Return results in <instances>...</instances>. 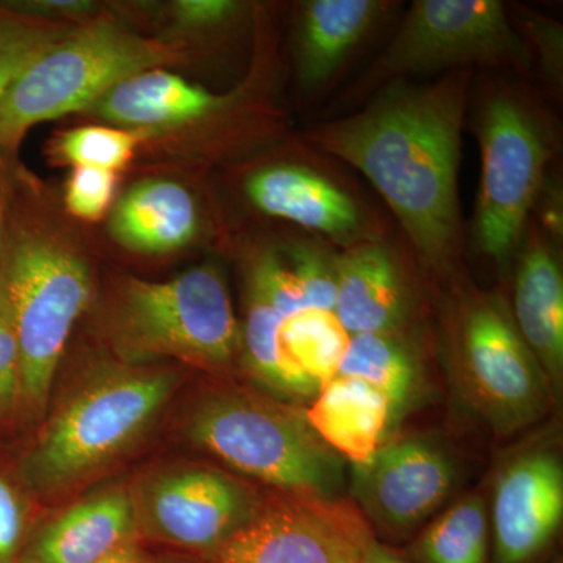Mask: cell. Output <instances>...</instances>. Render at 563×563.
<instances>
[{
  "label": "cell",
  "instance_id": "obj_2",
  "mask_svg": "<svg viewBox=\"0 0 563 563\" xmlns=\"http://www.w3.org/2000/svg\"><path fill=\"white\" fill-rule=\"evenodd\" d=\"M91 296L87 263L35 229L11 228L0 239V317L20 351V395L40 409L74 324Z\"/></svg>",
  "mask_w": 563,
  "mask_h": 563
},
{
  "label": "cell",
  "instance_id": "obj_6",
  "mask_svg": "<svg viewBox=\"0 0 563 563\" xmlns=\"http://www.w3.org/2000/svg\"><path fill=\"white\" fill-rule=\"evenodd\" d=\"M118 343L139 357H176L225 368L242 332L221 274L199 266L165 282L129 280L117 313Z\"/></svg>",
  "mask_w": 563,
  "mask_h": 563
},
{
  "label": "cell",
  "instance_id": "obj_8",
  "mask_svg": "<svg viewBox=\"0 0 563 563\" xmlns=\"http://www.w3.org/2000/svg\"><path fill=\"white\" fill-rule=\"evenodd\" d=\"M481 150L477 243L501 262L517 246L528 221L542 184L548 144L531 110L510 96H495L481 117Z\"/></svg>",
  "mask_w": 563,
  "mask_h": 563
},
{
  "label": "cell",
  "instance_id": "obj_5",
  "mask_svg": "<svg viewBox=\"0 0 563 563\" xmlns=\"http://www.w3.org/2000/svg\"><path fill=\"white\" fill-rule=\"evenodd\" d=\"M176 377L117 368L84 385L47 426L29 459L41 490H57L102 468L140 439L172 398Z\"/></svg>",
  "mask_w": 563,
  "mask_h": 563
},
{
  "label": "cell",
  "instance_id": "obj_17",
  "mask_svg": "<svg viewBox=\"0 0 563 563\" xmlns=\"http://www.w3.org/2000/svg\"><path fill=\"white\" fill-rule=\"evenodd\" d=\"M303 413L322 442L352 465L372 461L395 429L383 393L355 377H333Z\"/></svg>",
  "mask_w": 563,
  "mask_h": 563
},
{
  "label": "cell",
  "instance_id": "obj_3",
  "mask_svg": "<svg viewBox=\"0 0 563 563\" xmlns=\"http://www.w3.org/2000/svg\"><path fill=\"white\" fill-rule=\"evenodd\" d=\"M188 435L233 470L279 492L344 498V462L306 413L246 391H220L191 415Z\"/></svg>",
  "mask_w": 563,
  "mask_h": 563
},
{
  "label": "cell",
  "instance_id": "obj_16",
  "mask_svg": "<svg viewBox=\"0 0 563 563\" xmlns=\"http://www.w3.org/2000/svg\"><path fill=\"white\" fill-rule=\"evenodd\" d=\"M135 504L121 488L74 504L41 531L25 563H98L135 539Z\"/></svg>",
  "mask_w": 563,
  "mask_h": 563
},
{
  "label": "cell",
  "instance_id": "obj_27",
  "mask_svg": "<svg viewBox=\"0 0 563 563\" xmlns=\"http://www.w3.org/2000/svg\"><path fill=\"white\" fill-rule=\"evenodd\" d=\"M143 131L87 125L63 133L55 141L54 155L74 168L118 172L128 165L143 141Z\"/></svg>",
  "mask_w": 563,
  "mask_h": 563
},
{
  "label": "cell",
  "instance_id": "obj_25",
  "mask_svg": "<svg viewBox=\"0 0 563 563\" xmlns=\"http://www.w3.org/2000/svg\"><path fill=\"white\" fill-rule=\"evenodd\" d=\"M351 335L333 312L303 309L282 318L280 342L291 362L320 387L339 376Z\"/></svg>",
  "mask_w": 563,
  "mask_h": 563
},
{
  "label": "cell",
  "instance_id": "obj_13",
  "mask_svg": "<svg viewBox=\"0 0 563 563\" xmlns=\"http://www.w3.org/2000/svg\"><path fill=\"white\" fill-rule=\"evenodd\" d=\"M492 563H536L563 520V462L555 444L531 443L496 473L492 506Z\"/></svg>",
  "mask_w": 563,
  "mask_h": 563
},
{
  "label": "cell",
  "instance_id": "obj_9",
  "mask_svg": "<svg viewBox=\"0 0 563 563\" xmlns=\"http://www.w3.org/2000/svg\"><path fill=\"white\" fill-rule=\"evenodd\" d=\"M374 539L351 499L280 492L261 503L217 563H363Z\"/></svg>",
  "mask_w": 563,
  "mask_h": 563
},
{
  "label": "cell",
  "instance_id": "obj_36",
  "mask_svg": "<svg viewBox=\"0 0 563 563\" xmlns=\"http://www.w3.org/2000/svg\"><path fill=\"white\" fill-rule=\"evenodd\" d=\"M2 199H3V185L0 179V239H2Z\"/></svg>",
  "mask_w": 563,
  "mask_h": 563
},
{
  "label": "cell",
  "instance_id": "obj_38",
  "mask_svg": "<svg viewBox=\"0 0 563 563\" xmlns=\"http://www.w3.org/2000/svg\"><path fill=\"white\" fill-rule=\"evenodd\" d=\"M22 563H25V562H22Z\"/></svg>",
  "mask_w": 563,
  "mask_h": 563
},
{
  "label": "cell",
  "instance_id": "obj_19",
  "mask_svg": "<svg viewBox=\"0 0 563 563\" xmlns=\"http://www.w3.org/2000/svg\"><path fill=\"white\" fill-rule=\"evenodd\" d=\"M225 101L224 96L211 95L176 74L152 68L125 77L92 107L113 124L143 131L198 120Z\"/></svg>",
  "mask_w": 563,
  "mask_h": 563
},
{
  "label": "cell",
  "instance_id": "obj_12",
  "mask_svg": "<svg viewBox=\"0 0 563 563\" xmlns=\"http://www.w3.org/2000/svg\"><path fill=\"white\" fill-rule=\"evenodd\" d=\"M261 501L229 474L187 468L163 474L143 496L147 532L217 563L222 548L257 512Z\"/></svg>",
  "mask_w": 563,
  "mask_h": 563
},
{
  "label": "cell",
  "instance_id": "obj_1",
  "mask_svg": "<svg viewBox=\"0 0 563 563\" xmlns=\"http://www.w3.org/2000/svg\"><path fill=\"white\" fill-rule=\"evenodd\" d=\"M468 73L422 88H391L312 141L365 174L395 211L415 250L437 269L453 261L459 235L457 169Z\"/></svg>",
  "mask_w": 563,
  "mask_h": 563
},
{
  "label": "cell",
  "instance_id": "obj_26",
  "mask_svg": "<svg viewBox=\"0 0 563 563\" xmlns=\"http://www.w3.org/2000/svg\"><path fill=\"white\" fill-rule=\"evenodd\" d=\"M70 31L69 25L32 20L0 7V101L29 66Z\"/></svg>",
  "mask_w": 563,
  "mask_h": 563
},
{
  "label": "cell",
  "instance_id": "obj_21",
  "mask_svg": "<svg viewBox=\"0 0 563 563\" xmlns=\"http://www.w3.org/2000/svg\"><path fill=\"white\" fill-rule=\"evenodd\" d=\"M384 3L313 0L306 3L298 36V70L306 88H320L373 27Z\"/></svg>",
  "mask_w": 563,
  "mask_h": 563
},
{
  "label": "cell",
  "instance_id": "obj_28",
  "mask_svg": "<svg viewBox=\"0 0 563 563\" xmlns=\"http://www.w3.org/2000/svg\"><path fill=\"white\" fill-rule=\"evenodd\" d=\"M250 291L262 298L282 318L291 317L307 309L301 287L290 265L277 255L262 257L251 274Z\"/></svg>",
  "mask_w": 563,
  "mask_h": 563
},
{
  "label": "cell",
  "instance_id": "obj_23",
  "mask_svg": "<svg viewBox=\"0 0 563 563\" xmlns=\"http://www.w3.org/2000/svg\"><path fill=\"white\" fill-rule=\"evenodd\" d=\"M282 317L262 298L247 292L242 352L247 369L269 390L287 398L314 399L320 387L291 362L280 342Z\"/></svg>",
  "mask_w": 563,
  "mask_h": 563
},
{
  "label": "cell",
  "instance_id": "obj_37",
  "mask_svg": "<svg viewBox=\"0 0 563 563\" xmlns=\"http://www.w3.org/2000/svg\"><path fill=\"white\" fill-rule=\"evenodd\" d=\"M165 563H184V562H165Z\"/></svg>",
  "mask_w": 563,
  "mask_h": 563
},
{
  "label": "cell",
  "instance_id": "obj_33",
  "mask_svg": "<svg viewBox=\"0 0 563 563\" xmlns=\"http://www.w3.org/2000/svg\"><path fill=\"white\" fill-rule=\"evenodd\" d=\"M236 3L229 0H181L177 3V16L185 24L211 25L232 16Z\"/></svg>",
  "mask_w": 563,
  "mask_h": 563
},
{
  "label": "cell",
  "instance_id": "obj_11",
  "mask_svg": "<svg viewBox=\"0 0 563 563\" xmlns=\"http://www.w3.org/2000/svg\"><path fill=\"white\" fill-rule=\"evenodd\" d=\"M457 465L428 437L387 442L363 465H352L351 501L373 533L391 540L412 536L450 498Z\"/></svg>",
  "mask_w": 563,
  "mask_h": 563
},
{
  "label": "cell",
  "instance_id": "obj_30",
  "mask_svg": "<svg viewBox=\"0 0 563 563\" xmlns=\"http://www.w3.org/2000/svg\"><path fill=\"white\" fill-rule=\"evenodd\" d=\"M117 174L98 168H74L66 184V209L85 221H96L113 201Z\"/></svg>",
  "mask_w": 563,
  "mask_h": 563
},
{
  "label": "cell",
  "instance_id": "obj_35",
  "mask_svg": "<svg viewBox=\"0 0 563 563\" xmlns=\"http://www.w3.org/2000/svg\"><path fill=\"white\" fill-rule=\"evenodd\" d=\"M363 563H409L406 559L401 558L395 553V551L390 550V548L385 547L383 542L374 539L372 543H369L368 551H366L365 559H363Z\"/></svg>",
  "mask_w": 563,
  "mask_h": 563
},
{
  "label": "cell",
  "instance_id": "obj_7",
  "mask_svg": "<svg viewBox=\"0 0 563 563\" xmlns=\"http://www.w3.org/2000/svg\"><path fill=\"white\" fill-rule=\"evenodd\" d=\"M454 333L459 388L493 432L512 435L542 420L553 388L501 299H466Z\"/></svg>",
  "mask_w": 563,
  "mask_h": 563
},
{
  "label": "cell",
  "instance_id": "obj_10",
  "mask_svg": "<svg viewBox=\"0 0 563 563\" xmlns=\"http://www.w3.org/2000/svg\"><path fill=\"white\" fill-rule=\"evenodd\" d=\"M523 44L498 0H418L379 70L420 73L453 66L523 63Z\"/></svg>",
  "mask_w": 563,
  "mask_h": 563
},
{
  "label": "cell",
  "instance_id": "obj_31",
  "mask_svg": "<svg viewBox=\"0 0 563 563\" xmlns=\"http://www.w3.org/2000/svg\"><path fill=\"white\" fill-rule=\"evenodd\" d=\"M22 539V512L16 493L0 477V563H16Z\"/></svg>",
  "mask_w": 563,
  "mask_h": 563
},
{
  "label": "cell",
  "instance_id": "obj_20",
  "mask_svg": "<svg viewBox=\"0 0 563 563\" xmlns=\"http://www.w3.org/2000/svg\"><path fill=\"white\" fill-rule=\"evenodd\" d=\"M111 235L128 250L165 254L187 246L198 231V209L187 188L173 180H147L114 207Z\"/></svg>",
  "mask_w": 563,
  "mask_h": 563
},
{
  "label": "cell",
  "instance_id": "obj_15",
  "mask_svg": "<svg viewBox=\"0 0 563 563\" xmlns=\"http://www.w3.org/2000/svg\"><path fill=\"white\" fill-rule=\"evenodd\" d=\"M514 321L542 366L554 396L563 383V279L554 252L529 239L515 277Z\"/></svg>",
  "mask_w": 563,
  "mask_h": 563
},
{
  "label": "cell",
  "instance_id": "obj_18",
  "mask_svg": "<svg viewBox=\"0 0 563 563\" xmlns=\"http://www.w3.org/2000/svg\"><path fill=\"white\" fill-rule=\"evenodd\" d=\"M246 191L263 213L331 236L351 235L361 224L350 196L301 166L263 168L247 180Z\"/></svg>",
  "mask_w": 563,
  "mask_h": 563
},
{
  "label": "cell",
  "instance_id": "obj_22",
  "mask_svg": "<svg viewBox=\"0 0 563 563\" xmlns=\"http://www.w3.org/2000/svg\"><path fill=\"white\" fill-rule=\"evenodd\" d=\"M339 376L355 377L383 393L395 426L420 402L426 385L420 358L398 333L351 335Z\"/></svg>",
  "mask_w": 563,
  "mask_h": 563
},
{
  "label": "cell",
  "instance_id": "obj_4",
  "mask_svg": "<svg viewBox=\"0 0 563 563\" xmlns=\"http://www.w3.org/2000/svg\"><path fill=\"white\" fill-rule=\"evenodd\" d=\"M172 60L165 44L113 21L73 29L36 58L0 101V150L14 146L40 122L92 106L125 77Z\"/></svg>",
  "mask_w": 563,
  "mask_h": 563
},
{
  "label": "cell",
  "instance_id": "obj_24",
  "mask_svg": "<svg viewBox=\"0 0 563 563\" xmlns=\"http://www.w3.org/2000/svg\"><path fill=\"white\" fill-rule=\"evenodd\" d=\"M410 554L417 563H492V532L483 496L466 495L422 529Z\"/></svg>",
  "mask_w": 563,
  "mask_h": 563
},
{
  "label": "cell",
  "instance_id": "obj_29",
  "mask_svg": "<svg viewBox=\"0 0 563 563\" xmlns=\"http://www.w3.org/2000/svg\"><path fill=\"white\" fill-rule=\"evenodd\" d=\"M288 265L301 287L307 309L333 312L336 299L335 261L309 247H299L291 252Z\"/></svg>",
  "mask_w": 563,
  "mask_h": 563
},
{
  "label": "cell",
  "instance_id": "obj_32",
  "mask_svg": "<svg viewBox=\"0 0 563 563\" xmlns=\"http://www.w3.org/2000/svg\"><path fill=\"white\" fill-rule=\"evenodd\" d=\"M20 351L16 339L0 317V409L10 406L20 395Z\"/></svg>",
  "mask_w": 563,
  "mask_h": 563
},
{
  "label": "cell",
  "instance_id": "obj_34",
  "mask_svg": "<svg viewBox=\"0 0 563 563\" xmlns=\"http://www.w3.org/2000/svg\"><path fill=\"white\" fill-rule=\"evenodd\" d=\"M98 563H157L136 539L129 540Z\"/></svg>",
  "mask_w": 563,
  "mask_h": 563
},
{
  "label": "cell",
  "instance_id": "obj_14",
  "mask_svg": "<svg viewBox=\"0 0 563 563\" xmlns=\"http://www.w3.org/2000/svg\"><path fill=\"white\" fill-rule=\"evenodd\" d=\"M333 313L350 335L398 333L409 317V295L390 254L376 244L355 247L335 261Z\"/></svg>",
  "mask_w": 563,
  "mask_h": 563
}]
</instances>
